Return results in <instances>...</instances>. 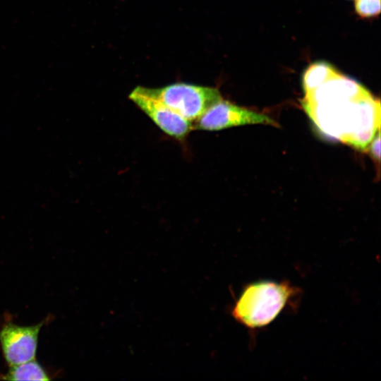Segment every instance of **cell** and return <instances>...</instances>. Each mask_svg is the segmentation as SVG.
I'll list each match as a JSON object with an SVG mask.
<instances>
[{
    "instance_id": "cell-9",
    "label": "cell",
    "mask_w": 381,
    "mask_h": 381,
    "mask_svg": "<svg viewBox=\"0 0 381 381\" xmlns=\"http://www.w3.org/2000/svg\"><path fill=\"white\" fill-rule=\"evenodd\" d=\"M6 380H49L45 369L35 359L11 365L8 371L1 376Z\"/></svg>"
},
{
    "instance_id": "cell-7",
    "label": "cell",
    "mask_w": 381,
    "mask_h": 381,
    "mask_svg": "<svg viewBox=\"0 0 381 381\" xmlns=\"http://www.w3.org/2000/svg\"><path fill=\"white\" fill-rule=\"evenodd\" d=\"M371 95L356 80L337 73L302 100L308 103H321L342 100H355Z\"/></svg>"
},
{
    "instance_id": "cell-5",
    "label": "cell",
    "mask_w": 381,
    "mask_h": 381,
    "mask_svg": "<svg viewBox=\"0 0 381 381\" xmlns=\"http://www.w3.org/2000/svg\"><path fill=\"white\" fill-rule=\"evenodd\" d=\"M128 97L157 127L174 138L183 140L193 129L192 122L150 95L145 87H136Z\"/></svg>"
},
{
    "instance_id": "cell-8",
    "label": "cell",
    "mask_w": 381,
    "mask_h": 381,
    "mask_svg": "<svg viewBox=\"0 0 381 381\" xmlns=\"http://www.w3.org/2000/svg\"><path fill=\"white\" fill-rule=\"evenodd\" d=\"M338 71L329 64L318 61L310 65L305 71L302 78V85L307 95L335 76Z\"/></svg>"
},
{
    "instance_id": "cell-6",
    "label": "cell",
    "mask_w": 381,
    "mask_h": 381,
    "mask_svg": "<svg viewBox=\"0 0 381 381\" xmlns=\"http://www.w3.org/2000/svg\"><path fill=\"white\" fill-rule=\"evenodd\" d=\"M44 322L32 326L6 323L0 329V344L9 366L35 359L38 337Z\"/></svg>"
},
{
    "instance_id": "cell-10",
    "label": "cell",
    "mask_w": 381,
    "mask_h": 381,
    "mask_svg": "<svg viewBox=\"0 0 381 381\" xmlns=\"http://www.w3.org/2000/svg\"><path fill=\"white\" fill-rule=\"evenodd\" d=\"M355 9L363 18L375 17L380 13V0H356Z\"/></svg>"
},
{
    "instance_id": "cell-11",
    "label": "cell",
    "mask_w": 381,
    "mask_h": 381,
    "mask_svg": "<svg viewBox=\"0 0 381 381\" xmlns=\"http://www.w3.org/2000/svg\"><path fill=\"white\" fill-rule=\"evenodd\" d=\"M368 149L370 155L376 163L380 164V131H378L371 142L370 143L367 150Z\"/></svg>"
},
{
    "instance_id": "cell-4",
    "label": "cell",
    "mask_w": 381,
    "mask_h": 381,
    "mask_svg": "<svg viewBox=\"0 0 381 381\" xmlns=\"http://www.w3.org/2000/svg\"><path fill=\"white\" fill-rule=\"evenodd\" d=\"M248 124H264L278 127L270 116L239 107L222 98L209 107L193 126L202 131H220Z\"/></svg>"
},
{
    "instance_id": "cell-3",
    "label": "cell",
    "mask_w": 381,
    "mask_h": 381,
    "mask_svg": "<svg viewBox=\"0 0 381 381\" xmlns=\"http://www.w3.org/2000/svg\"><path fill=\"white\" fill-rule=\"evenodd\" d=\"M147 92L185 119L196 121L209 107L222 99L215 87L177 83Z\"/></svg>"
},
{
    "instance_id": "cell-1",
    "label": "cell",
    "mask_w": 381,
    "mask_h": 381,
    "mask_svg": "<svg viewBox=\"0 0 381 381\" xmlns=\"http://www.w3.org/2000/svg\"><path fill=\"white\" fill-rule=\"evenodd\" d=\"M301 105L318 129L358 150L365 151L380 127V103L371 95L355 100Z\"/></svg>"
},
{
    "instance_id": "cell-2",
    "label": "cell",
    "mask_w": 381,
    "mask_h": 381,
    "mask_svg": "<svg viewBox=\"0 0 381 381\" xmlns=\"http://www.w3.org/2000/svg\"><path fill=\"white\" fill-rule=\"evenodd\" d=\"M298 292L286 282L258 281L246 286L231 310L233 318L249 329L270 324Z\"/></svg>"
}]
</instances>
